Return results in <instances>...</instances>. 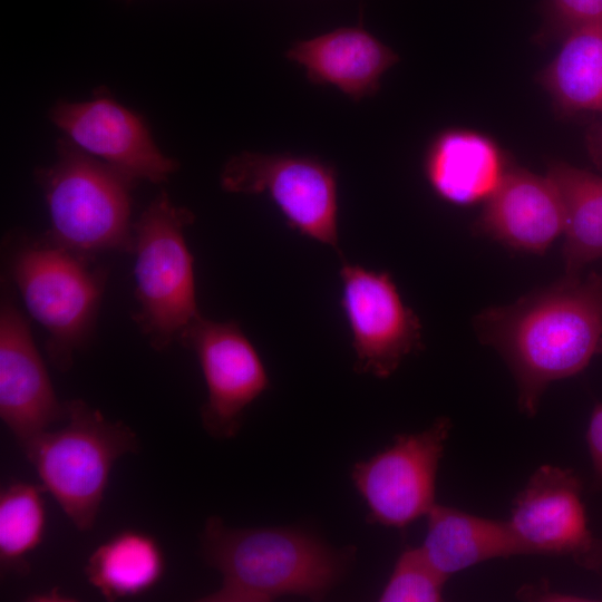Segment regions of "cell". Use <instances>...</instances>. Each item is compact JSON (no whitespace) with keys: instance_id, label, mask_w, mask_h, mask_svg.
Instances as JSON below:
<instances>
[{"instance_id":"1","label":"cell","mask_w":602,"mask_h":602,"mask_svg":"<svg viewBox=\"0 0 602 602\" xmlns=\"http://www.w3.org/2000/svg\"><path fill=\"white\" fill-rule=\"evenodd\" d=\"M479 340L509 368L518 409L533 417L546 388L582 371L602 352V274L565 276L473 321Z\"/></svg>"},{"instance_id":"2","label":"cell","mask_w":602,"mask_h":602,"mask_svg":"<svg viewBox=\"0 0 602 602\" xmlns=\"http://www.w3.org/2000/svg\"><path fill=\"white\" fill-rule=\"evenodd\" d=\"M204 561L222 576L204 602H270L294 595L320 601L343 579L356 547L333 548L297 527L226 526L207 518L201 536Z\"/></svg>"},{"instance_id":"3","label":"cell","mask_w":602,"mask_h":602,"mask_svg":"<svg viewBox=\"0 0 602 602\" xmlns=\"http://www.w3.org/2000/svg\"><path fill=\"white\" fill-rule=\"evenodd\" d=\"M36 177L50 217L47 240L90 259L106 251L133 252L135 179L69 139L59 142L57 161Z\"/></svg>"},{"instance_id":"4","label":"cell","mask_w":602,"mask_h":602,"mask_svg":"<svg viewBox=\"0 0 602 602\" xmlns=\"http://www.w3.org/2000/svg\"><path fill=\"white\" fill-rule=\"evenodd\" d=\"M66 425L47 429L22 447L41 486L79 531L98 517L113 466L139 448L135 431L86 401H66Z\"/></svg>"},{"instance_id":"5","label":"cell","mask_w":602,"mask_h":602,"mask_svg":"<svg viewBox=\"0 0 602 602\" xmlns=\"http://www.w3.org/2000/svg\"><path fill=\"white\" fill-rule=\"evenodd\" d=\"M10 275L29 314L47 332L46 351L56 368L68 371L76 351L90 341L107 273L93 259L46 237L17 243Z\"/></svg>"},{"instance_id":"6","label":"cell","mask_w":602,"mask_h":602,"mask_svg":"<svg viewBox=\"0 0 602 602\" xmlns=\"http://www.w3.org/2000/svg\"><path fill=\"white\" fill-rule=\"evenodd\" d=\"M194 214L161 193L134 223V317L155 350L166 349L200 313L185 229Z\"/></svg>"},{"instance_id":"7","label":"cell","mask_w":602,"mask_h":602,"mask_svg":"<svg viewBox=\"0 0 602 602\" xmlns=\"http://www.w3.org/2000/svg\"><path fill=\"white\" fill-rule=\"evenodd\" d=\"M220 183L230 193L268 195L291 229L339 251L331 164L314 156L242 152L226 162Z\"/></svg>"},{"instance_id":"8","label":"cell","mask_w":602,"mask_h":602,"mask_svg":"<svg viewBox=\"0 0 602 602\" xmlns=\"http://www.w3.org/2000/svg\"><path fill=\"white\" fill-rule=\"evenodd\" d=\"M452 426L449 418H437L353 465L351 478L367 505L368 523L404 528L428 514L436 504L437 470Z\"/></svg>"},{"instance_id":"9","label":"cell","mask_w":602,"mask_h":602,"mask_svg":"<svg viewBox=\"0 0 602 602\" xmlns=\"http://www.w3.org/2000/svg\"><path fill=\"white\" fill-rule=\"evenodd\" d=\"M339 274L355 369L388 378L407 356L424 348L420 320L405 304L389 273L344 261Z\"/></svg>"},{"instance_id":"10","label":"cell","mask_w":602,"mask_h":602,"mask_svg":"<svg viewBox=\"0 0 602 602\" xmlns=\"http://www.w3.org/2000/svg\"><path fill=\"white\" fill-rule=\"evenodd\" d=\"M177 340L194 351L204 376V429L217 439L235 437L245 409L270 387L259 352L235 321H213L201 314Z\"/></svg>"},{"instance_id":"11","label":"cell","mask_w":602,"mask_h":602,"mask_svg":"<svg viewBox=\"0 0 602 602\" xmlns=\"http://www.w3.org/2000/svg\"><path fill=\"white\" fill-rule=\"evenodd\" d=\"M50 117L75 146L135 181L162 183L177 169L158 149L144 119L108 95L58 103Z\"/></svg>"},{"instance_id":"12","label":"cell","mask_w":602,"mask_h":602,"mask_svg":"<svg viewBox=\"0 0 602 602\" xmlns=\"http://www.w3.org/2000/svg\"><path fill=\"white\" fill-rule=\"evenodd\" d=\"M66 401L54 389L28 321L2 294L0 309V418L25 447L55 423L66 419Z\"/></svg>"},{"instance_id":"13","label":"cell","mask_w":602,"mask_h":602,"mask_svg":"<svg viewBox=\"0 0 602 602\" xmlns=\"http://www.w3.org/2000/svg\"><path fill=\"white\" fill-rule=\"evenodd\" d=\"M581 482L570 469L542 465L516 495L507 520L524 555L584 552L593 537L581 497Z\"/></svg>"},{"instance_id":"14","label":"cell","mask_w":602,"mask_h":602,"mask_svg":"<svg viewBox=\"0 0 602 602\" xmlns=\"http://www.w3.org/2000/svg\"><path fill=\"white\" fill-rule=\"evenodd\" d=\"M475 230L514 250L543 254L564 233L561 196L547 175L509 167Z\"/></svg>"},{"instance_id":"15","label":"cell","mask_w":602,"mask_h":602,"mask_svg":"<svg viewBox=\"0 0 602 602\" xmlns=\"http://www.w3.org/2000/svg\"><path fill=\"white\" fill-rule=\"evenodd\" d=\"M285 56L311 82L333 86L356 101L375 95L382 75L398 61L395 51L361 27L297 41Z\"/></svg>"},{"instance_id":"16","label":"cell","mask_w":602,"mask_h":602,"mask_svg":"<svg viewBox=\"0 0 602 602\" xmlns=\"http://www.w3.org/2000/svg\"><path fill=\"white\" fill-rule=\"evenodd\" d=\"M507 169L504 155L492 138L465 128L439 133L424 161L425 176L435 194L456 205L486 201Z\"/></svg>"},{"instance_id":"17","label":"cell","mask_w":602,"mask_h":602,"mask_svg":"<svg viewBox=\"0 0 602 602\" xmlns=\"http://www.w3.org/2000/svg\"><path fill=\"white\" fill-rule=\"evenodd\" d=\"M419 546L429 563L446 579L497 557L524 555L508 521L487 518L435 504Z\"/></svg>"},{"instance_id":"18","label":"cell","mask_w":602,"mask_h":602,"mask_svg":"<svg viewBox=\"0 0 602 602\" xmlns=\"http://www.w3.org/2000/svg\"><path fill=\"white\" fill-rule=\"evenodd\" d=\"M166 559L159 542L138 530H123L98 545L84 573L107 601L136 598L162 580Z\"/></svg>"},{"instance_id":"19","label":"cell","mask_w":602,"mask_h":602,"mask_svg":"<svg viewBox=\"0 0 602 602\" xmlns=\"http://www.w3.org/2000/svg\"><path fill=\"white\" fill-rule=\"evenodd\" d=\"M540 82L562 113H602V25L567 33Z\"/></svg>"},{"instance_id":"20","label":"cell","mask_w":602,"mask_h":602,"mask_svg":"<svg viewBox=\"0 0 602 602\" xmlns=\"http://www.w3.org/2000/svg\"><path fill=\"white\" fill-rule=\"evenodd\" d=\"M546 175L564 207L565 272L577 275L602 258V176L562 162L552 164Z\"/></svg>"},{"instance_id":"21","label":"cell","mask_w":602,"mask_h":602,"mask_svg":"<svg viewBox=\"0 0 602 602\" xmlns=\"http://www.w3.org/2000/svg\"><path fill=\"white\" fill-rule=\"evenodd\" d=\"M45 488L12 480L0 492V565L3 572L26 574L28 556L42 543L46 531Z\"/></svg>"},{"instance_id":"22","label":"cell","mask_w":602,"mask_h":602,"mask_svg":"<svg viewBox=\"0 0 602 602\" xmlns=\"http://www.w3.org/2000/svg\"><path fill=\"white\" fill-rule=\"evenodd\" d=\"M447 580L429 563L420 547H407L399 554L378 600L438 602Z\"/></svg>"},{"instance_id":"23","label":"cell","mask_w":602,"mask_h":602,"mask_svg":"<svg viewBox=\"0 0 602 602\" xmlns=\"http://www.w3.org/2000/svg\"><path fill=\"white\" fill-rule=\"evenodd\" d=\"M546 27L561 37L588 26L602 25V0H545Z\"/></svg>"},{"instance_id":"24","label":"cell","mask_w":602,"mask_h":602,"mask_svg":"<svg viewBox=\"0 0 602 602\" xmlns=\"http://www.w3.org/2000/svg\"><path fill=\"white\" fill-rule=\"evenodd\" d=\"M586 440L595 474L602 480V404H598L593 408Z\"/></svg>"},{"instance_id":"25","label":"cell","mask_w":602,"mask_h":602,"mask_svg":"<svg viewBox=\"0 0 602 602\" xmlns=\"http://www.w3.org/2000/svg\"><path fill=\"white\" fill-rule=\"evenodd\" d=\"M574 559L584 567L602 573V540L593 538L589 547Z\"/></svg>"},{"instance_id":"26","label":"cell","mask_w":602,"mask_h":602,"mask_svg":"<svg viewBox=\"0 0 602 602\" xmlns=\"http://www.w3.org/2000/svg\"><path fill=\"white\" fill-rule=\"evenodd\" d=\"M588 148L594 164L602 171V125L591 128L588 136Z\"/></svg>"}]
</instances>
